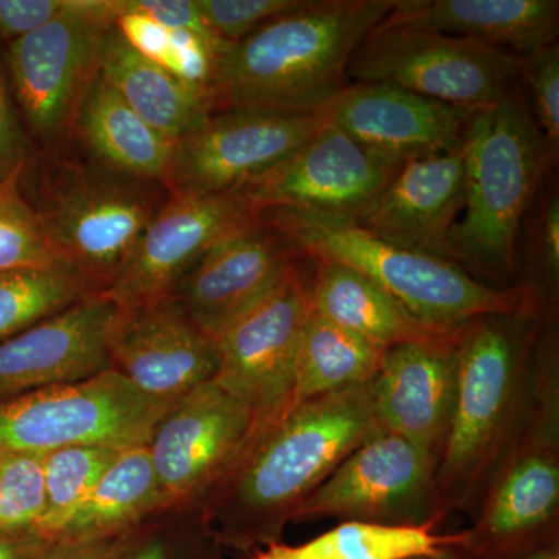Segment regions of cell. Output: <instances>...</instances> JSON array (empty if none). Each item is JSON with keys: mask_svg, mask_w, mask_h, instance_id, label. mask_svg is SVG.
Returning a JSON list of instances; mask_svg holds the SVG:
<instances>
[{"mask_svg": "<svg viewBox=\"0 0 559 559\" xmlns=\"http://www.w3.org/2000/svg\"><path fill=\"white\" fill-rule=\"evenodd\" d=\"M381 432L373 380L294 404L257 430L198 509L226 550L252 555L282 543L301 503L356 448Z\"/></svg>", "mask_w": 559, "mask_h": 559, "instance_id": "obj_1", "label": "cell"}, {"mask_svg": "<svg viewBox=\"0 0 559 559\" xmlns=\"http://www.w3.org/2000/svg\"><path fill=\"white\" fill-rule=\"evenodd\" d=\"M395 2L307 0L248 38L227 44L216 60L212 114L318 112L347 86L353 53Z\"/></svg>", "mask_w": 559, "mask_h": 559, "instance_id": "obj_2", "label": "cell"}, {"mask_svg": "<svg viewBox=\"0 0 559 559\" xmlns=\"http://www.w3.org/2000/svg\"><path fill=\"white\" fill-rule=\"evenodd\" d=\"M540 310L489 314L460 329L454 414L437 469L444 516H473L520 432L533 392Z\"/></svg>", "mask_w": 559, "mask_h": 559, "instance_id": "obj_3", "label": "cell"}, {"mask_svg": "<svg viewBox=\"0 0 559 559\" xmlns=\"http://www.w3.org/2000/svg\"><path fill=\"white\" fill-rule=\"evenodd\" d=\"M462 150V212L443 259L496 288H516L518 234L550 156L520 90L471 116Z\"/></svg>", "mask_w": 559, "mask_h": 559, "instance_id": "obj_4", "label": "cell"}, {"mask_svg": "<svg viewBox=\"0 0 559 559\" xmlns=\"http://www.w3.org/2000/svg\"><path fill=\"white\" fill-rule=\"evenodd\" d=\"M259 216L301 260L359 272L430 325L457 329L481 316L540 310L532 288H496L454 261L390 245L353 221L286 209L264 210Z\"/></svg>", "mask_w": 559, "mask_h": 559, "instance_id": "obj_5", "label": "cell"}, {"mask_svg": "<svg viewBox=\"0 0 559 559\" xmlns=\"http://www.w3.org/2000/svg\"><path fill=\"white\" fill-rule=\"evenodd\" d=\"M471 518L459 546L469 558L559 549V345L551 319L536 341L527 415Z\"/></svg>", "mask_w": 559, "mask_h": 559, "instance_id": "obj_6", "label": "cell"}, {"mask_svg": "<svg viewBox=\"0 0 559 559\" xmlns=\"http://www.w3.org/2000/svg\"><path fill=\"white\" fill-rule=\"evenodd\" d=\"M522 57L388 17L353 53L348 83L393 84L455 108L487 109L521 81Z\"/></svg>", "mask_w": 559, "mask_h": 559, "instance_id": "obj_7", "label": "cell"}, {"mask_svg": "<svg viewBox=\"0 0 559 559\" xmlns=\"http://www.w3.org/2000/svg\"><path fill=\"white\" fill-rule=\"evenodd\" d=\"M170 403L151 399L112 369L70 384L0 401V452L75 447H148Z\"/></svg>", "mask_w": 559, "mask_h": 559, "instance_id": "obj_8", "label": "cell"}, {"mask_svg": "<svg viewBox=\"0 0 559 559\" xmlns=\"http://www.w3.org/2000/svg\"><path fill=\"white\" fill-rule=\"evenodd\" d=\"M145 182L105 168L64 173L38 212L55 257L103 293L159 209Z\"/></svg>", "mask_w": 559, "mask_h": 559, "instance_id": "obj_9", "label": "cell"}, {"mask_svg": "<svg viewBox=\"0 0 559 559\" xmlns=\"http://www.w3.org/2000/svg\"><path fill=\"white\" fill-rule=\"evenodd\" d=\"M439 459L381 432L364 441L301 503L293 522H341L437 530L447 520L437 491Z\"/></svg>", "mask_w": 559, "mask_h": 559, "instance_id": "obj_10", "label": "cell"}, {"mask_svg": "<svg viewBox=\"0 0 559 559\" xmlns=\"http://www.w3.org/2000/svg\"><path fill=\"white\" fill-rule=\"evenodd\" d=\"M311 285L312 261H296L263 300L215 340V382L253 412L259 428L289 407L297 347L312 311Z\"/></svg>", "mask_w": 559, "mask_h": 559, "instance_id": "obj_11", "label": "cell"}, {"mask_svg": "<svg viewBox=\"0 0 559 559\" xmlns=\"http://www.w3.org/2000/svg\"><path fill=\"white\" fill-rule=\"evenodd\" d=\"M114 24V0H73L72 9L9 44V66L25 120L40 138L72 124L84 92L100 72Z\"/></svg>", "mask_w": 559, "mask_h": 559, "instance_id": "obj_12", "label": "cell"}, {"mask_svg": "<svg viewBox=\"0 0 559 559\" xmlns=\"http://www.w3.org/2000/svg\"><path fill=\"white\" fill-rule=\"evenodd\" d=\"M259 429L253 412L215 381L175 401L148 443L167 506L200 507Z\"/></svg>", "mask_w": 559, "mask_h": 559, "instance_id": "obj_13", "label": "cell"}, {"mask_svg": "<svg viewBox=\"0 0 559 559\" xmlns=\"http://www.w3.org/2000/svg\"><path fill=\"white\" fill-rule=\"evenodd\" d=\"M400 167L323 120L299 150L235 193L257 215L286 209L355 221L377 201Z\"/></svg>", "mask_w": 559, "mask_h": 559, "instance_id": "obj_14", "label": "cell"}, {"mask_svg": "<svg viewBox=\"0 0 559 559\" xmlns=\"http://www.w3.org/2000/svg\"><path fill=\"white\" fill-rule=\"evenodd\" d=\"M259 219L235 191L171 194L156 210L130 259L102 294L123 310L168 299L213 246Z\"/></svg>", "mask_w": 559, "mask_h": 559, "instance_id": "obj_15", "label": "cell"}, {"mask_svg": "<svg viewBox=\"0 0 559 559\" xmlns=\"http://www.w3.org/2000/svg\"><path fill=\"white\" fill-rule=\"evenodd\" d=\"M323 124L318 114L216 112L173 148L171 194L230 193L289 157Z\"/></svg>", "mask_w": 559, "mask_h": 559, "instance_id": "obj_16", "label": "cell"}, {"mask_svg": "<svg viewBox=\"0 0 559 559\" xmlns=\"http://www.w3.org/2000/svg\"><path fill=\"white\" fill-rule=\"evenodd\" d=\"M323 120L393 164L462 148L473 110L382 83H348L318 110Z\"/></svg>", "mask_w": 559, "mask_h": 559, "instance_id": "obj_17", "label": "cell"}, {"mask_svg": "<svg viewBox=\"0 0 559 559\" xmlns=\"http://www.w3.org/2000/svg\"><path fill=\"white\" fill-rule=\"evenodd\" d=\"M120 314L116 301L94 293L0 342V401L109 370L110 337Z\"/></svg>", "mask_w": 559, "mask_h": 559, "instance_id": "obj_18", "label": "cell"}, {"mask_svg": "<svg viewBox=\"0 0 559 559\" xmlns=\"http://www.w3.org/2000/svg\"><path fill=\"white\" fill-rule=\"evenodd\" d=\"M110 369L151 399L175 403L215 381V340L198 329L178 301L168 299L123 310L109 344Z\"/></svg>", "mask_w": 559, "mask_h": 559, "instance_id": "obj_19", "label": "cell"}, {"mask_svg": "<svg viewBox=\"0 0 559 559\" xmlns=\"http://www.w3.org/2000/svg\"><path fill=\"white\" fill-rule=\"evenodd\" d=\"M299 260L260 218L213 246L171 297L198 329L216 340L263 300Z\"/></svg>", "mask_w": 559, "mask_h": 559, "instance_id": "obj_20", "label": "cell"}, {"mask_svg": "<svg viewBox=\"0 0 559 559\" xmlns=\"http://www.w3.org/2000/svg\"><path fill=\"white\" fill-rule=\"evenodd\" d=\"M459 333L450 341L385 349L373 378L381 428L418 444L439 463L454 414Z\"/></svg>", "mask_w": 559, "mask_h": 559, "instance_id": "obj_21", "label": "cell"}, {"mask_svg": "<svg viewBox=\"0 0 559 559\" xmlns=\"http://www.w3.org/2000/svg\"><path fill=\"white\" fill-rule=\"evenodd\" d=\"M463 150L404 162L377 201L353 223L374 237L443 257L463 204Z\"/></svg>", "mask_w": 559, "mask_h": 559, "instance_id": "obj_22", "label": "cell"}, {"mask_svg": "<svg viewBox=\"0 0 559 559\" xmlns=\"http://www.w3.org/2000/svg\"><path fill=\"white\" fill-rule=\"evenodd\" d=\"M527 57L557 43V0H396L388 16Z\"/></svg>", "mask_w": 559, "mask_h": 559, "instance_id": "obj_23", "label": "cell"}, {"mask_svg": "<svg viewBox=\"0 0 559 559\" xmlns=\"http://www.w3.org/2000/svg\"><path fill=\"white\" fill-rule=\"evenodd\" d=\"M311 299L320 316L382 349L454 340L462 329L423 322L359 272L330 261H312Z\"/></svg>", "mask_w": 559, "mask_h": 559, "instance_id": "obj_24", "label": "cell"}, {"mask_svg": "<svg viewBox=\"0 0 559 559\" xmlns=\"http://www.w3.org/2000/svg\"><path fill=\"white\" fill-rule=\"evenodd\" d=\"M70 127L105 170L167 182L175 143L140 119L100 75L84 92Z\"/></svg>", "mask_w": 559, "mask_h": 559, "instance_id": "obj_25", "label": "cell"}, {"mask_svg": "<svg viewBox=\"0 0 559 559\" xmlns=\"http://www.w3.org/2000/svg\"><path fill=\"white\" fill-rule=\"evenodd\" d=\"M98 75L162 138L178 143L212 116L207 98L160 66L140 57L110 28Z\"/></svg>", "mask_w": 559, "mask_h": 559, "instance_id": "obj_26", "label": "cell"}, {"mask_svg": "<svg viewBox=\"0 0 559 559\" xmlns=\"http://www.w3.org/2000/svg\"><path fill=\"white\" fill-rule=\"evenodd\" d=\"M167 506L148 447L121 451L53 539L116 536Z\"/></svg>", "mask_w": 559, "mask_h": 559, "instance_id": "obj_27", "label": "cell"}, {"mask_svg": "<svg viewBox=\"0 0 559 559\" xmlns=\"http://www.w3.org/2000/svg\"><path fill=\"white\" fill-rule=\"evenodd\" d=\"M384 352L312 310L297 347L289 406L373 380Z\"/></svg>", "mask_w": 559, "mask_h": 559, "instance_id": "obj_28", "label": "cell"}, {"mask_svg": "<svg viewBox=\"0 0 559 559\" xmlns=\"http://www.w3.org/2000/svg\"><path fill=\"white\" fill-rule=\"evenodd\" d=\"M462 539V532L341 522L299 546L272 544L253 551L249 559H411L441 554L460 546Z\"/></svg>", "mask_w": 559, "mask_h": 559, "instance_id": "obj_29", "label": "cell"}, {"mask_svg": "<svg viewBox=\"0 0 559 559\" xmlns=\"http://www.w3.org/2000/svg\"><path fill=\"white\" fill-rule=\"evenodd\" d=\"M66 264L0 272V342L94 294Z\"/></svg>", "mask_w": 559, "mask_h": 559, "instance_id": "obj_30", "label": "cell"}, {"mask_svg": "<svg viewBox=\"0 0 559 559\" xmlns=\"http://www.w3.org/2000/svg\"><path fill=\"white\" fill-rule=\"evenodd\" d=\"M198 507H165L120 533L109 559H224Z\"/></svg>", "mask_w": 559, "mask_h": 559, "instance_id": "obj_31", "label": "cell"}, {"mask_svg": "<svg viewBox=\"0 0 559 559\" xmlns=\"http://www.w3.org/2000/svg\"><path fill=\"white\" fill-rule=\"evenodd\" d=\"M119 452L108 448L75 447L44 455L46 511L36 530L53 539Z\"/></svg>", "mask_w": 559, "mask_h": 559, "instance_id": "obj_32", "label": "cell"}, {"mask_svg": "<svg viewBox=\"0 0 559 559\" xmlns=\"http://www.w3.org/2000/svg\"><path fill=\"white\" fill-rule=\"evenodd\" d=\"M21 173L0 176V272L62 264L50 248L38 212L21 193Z\"/></svg>", "mask_w": 559, "mask_h": 559, "instance_id": "obj_33", "label": "cell"}, {"mask_svg": "<svg viewBox=\"0 0 559 559\" xmlns=\"http://www.w3.org/2000/svg\"><path fill=\"white\" fill-rule=\"evenodd\" d=\"M44 511V455L0 452V532L38 528Z\"/></svg>", "mask_w": 559, "mask_h": 559, "instance_id": "obj_34", "label": "cell"}, {"mask_svg": "<svg viewBox=\"0 0 559 559\" xmlns=\"http://www.w3.org/2000/svg\"><path fill=\"white\" fill-rule=\"evenodd\" d=\"M202 20L223 43L248 38L261 25L304 7L307 0H197Z\"/></svg>", "mask_w": 559, "mask_h": 559, "instance_id": "obj_35", "label": "cell"}, {"mask_svg": "<svg viewBox=\"0 0 559 559\" xmlns=\"http://www.w3.org/2000/svg\"><path fill=\"white\" fill-rule=\"evenodd\" d=\"M521 81L532 92L533 114L550 156L559 145V49L558 44L522 57Z\"/></svg>", "mask_w": 559, "mask_h": 559, "instance_id": "obj_36", "label": "cell"}, {"mask_svg": "<svg viewBox=\"0 0 559 559\" xmlns=\"http://www.w3.org/2000/svg\"><path fill=\"white\" fill-rule=\"evenodd\" d=\"M72 5L73 0H0V38L9 44L24 38Z\"/></svg>", "mask_w": 559, "mask_h": 559, "instance_id": "obj_37", "label": "cell"}, {"mask_svg": "<svg viewBox=\"0 0 559 559\" xmlns=\"http://www.w3.org/2000/svg\"><path fill=\"white\" fill-rule=\"evenodd\" d=\"M121 3L145 14L167 31L191 32L205 39L219 40L202 20L197 0H121Z\"/></svg>", "mask_w": 559, "mask_h": 559, "instance_id": "obj_38", "label": "cell"}, {"mask_svg": "<svg viewBox=\"0 0 559 559\" xmlns=\"http://www.w3.org/2000/svg\"><path fill=\"white\" fill-rule=\"evenodd\" d=\"M24 170V143L9 92L0 75V176Z\"/></svg>", "mask_w": 559, "mask_h": 559, "instance_id": "obj_39", "label": "cell"}, {"mask_svg": "<svg viewBox=\"0 0 559 559\" xmlns=\"http://www.w3.org/2000/svg\"><path fill=\"white\" fill-rule=\"evenodd\" d=\"M117 538L51 539L36 559H109Z\"/></svg>", "mask_w": 559, "mask_h": 559, "instance_id": "obj_40", "label": "cell"}, {"mask_svg": "<svg viewBox=\"0 0 559 559\" xmlns=\"http://www.w3.org/2000/svg\"><path fill=\"white\" fill-rule=\"evenodd\" d=\"M50 540L36 528L0 532V559H36Z\"/></svg>", "mask_w": 559, "mask_h": 559, "instance_id": "obj_41", "label": "cell"}, {"mask_svg": "<svg viewBox=\"0 0 559 559\" xmlns=\"http://www.w3.org/2000/svg\"><path fill=\"white\" fill-rule=\"evenodd\" d=\"M544 263L550 278L557 282L559 272V201L558 194L547 202L543 221Z\"/></svg>", "mask_w": 559, "mask_h": 559, "instance_id": "obj_42", "label": "cell"}, {"mask_svg": "<svg viewBox=\"0 0 559 559\" xmlns=\"http://www.w3.org/2000/svg\"><path fill=\"white\" fill-rule=\"evenodd\" d=\"M411 559H473L469 558L468 555L463 554L462 550L459 549V546L451 547V549L441 551V554L437 555H426V557H417Z\"/></svg>", "mask_w": 559, "mask_h": 559, "instance_id": "obj_43", "label": "cell"}, {"mask_svg": "<svg viewBox=\"0 0 559 559\" xmlns=\"http://www.w3.org/2000/svg\"><path fill=\"white\" fill-rule=\"evenodd\" d=\"M513 559H559V549L536 551V554L525 555V557Z\"/></svg>", "mask_w": 559, "mask_h": 559, "instance_id": "obj_44", "label": "cell"}]
</instances>
